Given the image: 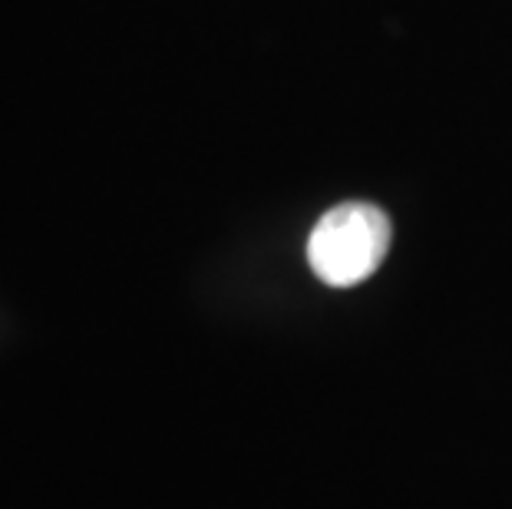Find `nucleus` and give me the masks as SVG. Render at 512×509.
Returning a JSON list of instances; mask_svg holds the SVG:
<instances>
[{
    "instance_id": "obj_1",
    "label": "nucleus",
    "mask_w": 512,
    "mask_h": 509,
    "mask_svg": "<svg viewBox=\"0 0 512 509\" xmlns=\"http://www.w3.org/2000/svg\"><path fill=\"white\" fill-rule=\"evenodd\" d=\"M390 248V219L377 205L347 202L324 212L308 238V262L324 285L354 288L370 278Z\"/></svg>"
}]
</instances>
